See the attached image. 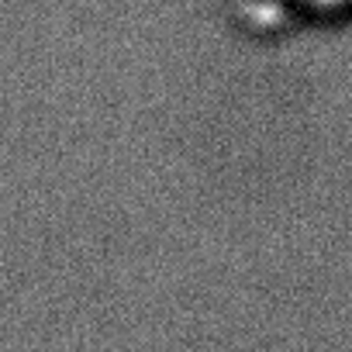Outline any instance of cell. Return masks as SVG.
<instances>
[{
	"label": "cell",
	"mask_w": 352,
	"mask_h": 352,
	"mask_svg": "<svg viewBox=\"0 0 352 352\" xmlns=\"http://www.w3.org/2000/svg\"><path fill=\"white\" fill-rule=\"evenodd\" d=\"M294 4L311 18H324V21H338L352 14V0H294Z\"/></svg>",
	"instance_id": "obj_1"
}]
</instances>
